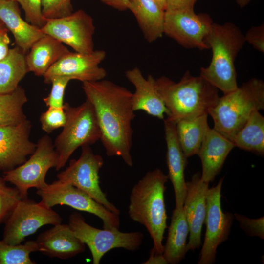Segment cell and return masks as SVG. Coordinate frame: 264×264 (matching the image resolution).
<instances>
[{"mask_svg": "<svg viewBox=\"0 0 264 264\" xmlns=\"http://www.w3.org/2000/svg\"><path fill=\"white\" fill-rule=\"evenodd\" d=\"M23 10L26 21L41 28L45 23L46 19L42 13L41 0H16Z\"/></svg>", "mask_w": 264, "mask_h": 264, "instance_id": "cell-35", "label": "cell"}, {"mask_svg": "<svg viewBox=\"0 0 264 264\" xmlns=\"http://www.w3.org/2000/svg\"><path fill=\"white\" fill-rule=\"evenodd\" d=\"M71 79L66 77H56L50 82L51 89L47 96L43 101L48 107L63 108L65 89Z\"/></svg>", "mask_w": 264, "mask_h": 264, "instance_id": "cell-34", "label": "cell"}, {"mask_svg": "<svg viewBox=\"0 0 264 264\" xmlns=\"http://www.w3.org/2000/svg\"><path fill=\"white\" fill-rule=\"evenodd\" d=\"M128 9L134 15L148 42L162 37L165 11L154 0H129Z\"/></svg>", "mask_w": 264, "mask_h": 264, "instance_id": "cell-24", "label": "cell"}, {"mask_svg": "<svg viewBox=\"0 0 264 264\" xmlns=\"http://www.w3.org/2000/svg\"><path fill=\"white\" fill-rule=\"evenodd\" d=\"M66 122V116L63 108L49 107L40 117L42 129L49 134L54 130L63 127Z\"/></svg>", "mask_w": 264, "mask_h": 264, "instance_id": "cell-33", "label": "cell"}, {"mask_svg": "<svg viewBox=\"0 0 264 264\" xmlns=\"http://www.w3.org/2000/svg\"><path fill=\"white\" fill-rule=\"evenodd\" d=\"M223 181L222 177L215 186L209 188L207 192L204 221L206 229L198 264L214 263L218 246L227 239L230 234L234 216L231 213L223 212L221 209L220 198Z\"/></svg>", "mask_w": 264, "mask_h": 264, "instance_id": "cell-14", "label": "cell"}, {"mask_svg": "<svg viewBox=\"0 0 264 264\" xmlns=\"http://www.w3.org/2000/svg\"><path fill=\"white\" fill-rule=\"evenodd\" d=\"M27 101L25 89L20 86L12 92L0 93V127L18 125L26 120L23 106Z\"/></svg>", "mask_w": 264, "mask_h": 264, "instance_id": "cell-29", "label": "cell"}, {"mask_svg": "<svg viewBox=\"0 0 264 264\" xmlns=\"http://www.w3.org/2000/svg\"><path fill=\"white\" fill-rule=\"evenodd\" d=\"M59 161L51 138L47 135L41 137L36 143L34 152L23 164L3 172L7 182L14 185L22 198H28V191L32 188L43 189L47 183L45 177L48 170L56 168Z\"/></svg>", "mask_w": 264, "mask_h": 264, "instance_id": "cell-8", "label": "cell"}, {"mask_svg": "<svg viewBox=\"0 0 264 264\" xmlns=\"http://www.w3.org/2000/svg\"><path fill=\"white\" fill-rule=\"evenodd\" d=\"M38 251L50 258L65 260L85 251L86 245L69 225L60 223L40 233L36 240Z\"/></svg>", "mask_w": 264, "mask_h": 264, "instance_id": "cell-18", "label": "cell"}, {"mask_svg": "<svg viewBox=\"0 0 264 264\" xmlns=\"http://www.w3.org/2000/svg\"><path fill=\"white\" fill-rule=\"evenodd\" d=\"M197 0H166L165 11L194 10Z\"/></svg>", "mask_w": 264, "mask_h": 264, "instance_id": "cell-38", "label": "cell"}, {"mask_svg": "<svg viewBox=\"0 0 264 264\" xmlns=\"http://www.w3.org/2000/svg\"><path fill=\"white\" fill-rule=\"evenodd\" d=\"M144 264H167L168 262L163 253L157 252L154 247L151 249L149 259Z\"/></svg>", "mask_w": 264, "mask_h": 264, "instance_id": "cell-40", "label": "cell"}, {"mask_svg": "<svg viewBox=\"0 0 264 264\" xmlns=\"http://www.w3.org/2000/svg\"><path fill=\"white\" fill-rule=\"evenodd\" d=\"M0 20L12 33L17 46L25 54L36 41L45 35L41 28L22 19L16 1L0 0Z\"/></svg>", "mask_w": 264, "mask_h": 264, "instance_id": "cell-22", "label": "cell"}, {"mask_svg": "<svg viewBox=\"0 0 264 264\" xmlns=\"http://www.w3.org/2000/svg\"><path fill=\"white\" fill-rule=\"evenodd\" d=\"M103 3L119 11L128 9L129 0H100Z\"/></svg>", "mask_w": 264, "mask_h": 264, "instance_id": "cell-41", "label": "cell"}, {"mask_svg": "<svg viewBox=\"0 0 264 264\" xmlns=\"http://www.w3.org/2000/svg\"><path fill=\"white\" fill-rule=\"evenodd\" d=\"M81 148L80 157L70 160L66 169L57 175V179L82 190L98 203L119 215L120 210L108 200L99 185V172L104 164L102 157L95 154L89 145Z\"/></svg>", "mask_w": 264, "mask_h": 264, "instance_id": "cell-11", "label": "cell"}, {"mask_svg": "<svg viewBox=\"0 0 264 264\" xmlns=\"http://www.w3.org/2000/svg\"><path fill=\"white\" fill-rule=\"evenodd\" d=\"M245 41L255 49L264 53V24L252 26L244 35Z\"/></svg>", "mask_w": 264, "mask_h": 264, "instance_id": "cell-37", "label": "cell"}, {"mask_svg": "<svg viewBox=\"0 0 264 264\" xmlns=\"http://www.w3.org/2000/svg\"><path fill=\"white\" fill-rule=\"evenodd\" d=\"M38 251L35 241L12 245L0 240V264H35L30 255Z\"/></svg>", "mask_w": 264, "mask_h": 264, "instance_id": "cell-30", "label": "cell"}, {"mask_svg": "<svg viewBox=\"0 0 264 264\" xmlns=\"http://www.w3.org/2000/svg\"><path fill=\"white\" fill-rule=\"evenodd\" d=\"M234 147L232 141L209 127L198 154L202 164L201 178L204 182L209 183L214 180Z\"/></svg>", "mask_w": 264, "mask_h": 264, "instance_id": "cell-21", "label": "cell"}, {"mask_svg": "<svg viewBox=\"0 0 264 264\" xmlns=\"http://www.w3.org/2000/svg\"><path fill=\"white\" fill-rule=\"evenodd\" d=\"M66 122L53 142L59 161L56 170L65 166L74 151L80 147L92 145L100 139V132L94 110L86 100L77 107L64 104Z\"/></svg>", "mask_w": 264, "mask_h": 264, "instance_id": "cell-6", "label": "cell"}, {"mask_svg": "<svg viewBox=\"0 0 264 264\" xmlns=\"http://www.w3.org/2000/svg\"><path fill=\"white\" fill-rule=\"evenodd\" d=\"M189 227L183 207L175 209L172 212L171 222L163 255L168 264H176L183 260L187 252V238Z\"/></svg>", "mask_w": 264, "mask_h": 264, "instance_id": "cell-25", "label": "cell"}, {"mask_svg": "<svg viewBox=\"0 0 264 264\" xmlns=\"http://www.w3.org/2000/svg\"><path fill=\"white\" fill-rule=\"evenodd\" d=\"M186 194L183 208L189 230L187 250L194 251L201 244V236L206 212V196L209 183L201 178V174H194L191 180L186 182Z\"/></svg>", "mask_w": 264, "mask_h": 264, "instance_id": "cell-17", "label": "cell"}, {"mask_svg": "<svg viewBox=\"0 0 264 264\" xmlns=\"http://www.w3.org/2000/svg\"><path fill=\"white\" fill-rule=\"evenodd\" d=\"M28 72L25 54L17 46L10 49L7 55L0 60V93L17 89Z\"/></svg>", "mask_w": 264, "mask_h": 264, "instance_id": "cell-26", "label": "cell"}, {"mask_svg": "<svg viewBox=\"0 0 264 264\" xmlns=\"http://www.w3.org/2000/svg\"><path fill=\"white\" fill-rule=\"evenodd\" d=\"M10 39L8 35V29L0 31V60L4 58L9 50Z\"/></svg>", "mask_w": 264, "mask_h": 264, "instance_id": "cell-39", "label": "cell"}, {"mask_svg": "<svg viewBox=\"0 0 264 264\" xmlns=\"http://www.w3.org/2000/svg\"><path fill=\"white\" fill-rule=\"evenodd\" d=\"M168 179L160 169L148 172L132 187L128 207L131 219L146 227L153 247L160 253L163 252L162 241L167 227L164 193Z\"/></svg>", "mask_w": 264, "mask_h": 264, "instance_id": "cell-3", "label": "cell"}, {"mask_svg": "<svg viewBox=\"0 0 264 264\" xmlns=\"http://www.w3.org/2000/svg\"><path fill=\"white\" fill-rule=\"evenodd\" d=\"M128 80L134 87L132 93V105L134 111H144L147 114L159 119H164L169 111L155 87V79L149 75L145 78L137 67L125 72Z\"/></svg>", "mask_w": 264, "mask_h": 264, "instance_id": "cell-20", "label": "cell"}, {"mask_svg": "<svg viewBox=\"0 0 264 264\" xmlns=\"http://www.w3.org/2000/svg\"><path fill=\"white\" fill-rule=\"evenodd\" d=\"M264 109V83L253 78L233 91L220 97L208 114L213 120V129L233 141L252 112Z\"/></svg>", "mask_w": 264, "mask_h": 264, "instance_id": "cell-5", "label": "cell"}, {"mask_svg": "<svg viewBox=\"0 0 264 264\" xmlns=\"http://www.w3.org/2000/svg\"><path fill=\"white\" fill-rule=\"evenodd\" d=\"M155 87L169 111L165 120L176 124L181 120L208 114L220 98L218 89L189 70L178 82L165 76L155 79Z\"/></svg>", "mask_w": 264, "mask_h": 264, "instance_id": "cell-2", "label": "cell"}, {"mask_svg": "<svg viewBox=\"0 0 264 264\" xmlns=\"http://www.w3.org/2000/svg\"><path fill=\"white\" fill-rule=\"evenodd\" d=\"M159 6L164 11L166 9V0H154Z\"/></svg>", "mask_w": 264, "mask_h": 264, "instance_id": "cell-43", "label": "cell"}, {"mask_svg": "<svg viewBox=\"0 0 264 264\" xmlns=\"http://www.w3.org/2000/svg\"><path fill=\"white\" fill-rule=\"evenodd\" d=\"M7 29L3 22L0 20V31Z\"/></svg>", "mask_w": 264, "mask_h": 264, "instance_id": "cell-44", "label": "cell"}, {"mask_svg": "<svg viewBox=\"0 0 264 264\" xmlns=\"http://www.w3.org/2000/svg\"><path fill=\"white\" fill-rule=\"evenodd\" d=\"M206 42L212 50L209 65L200 69L199 75L226 94L236 90V58L246 42L244 35L234 23L213 22Z\"/></svg>", "mask_w": 264, "mask_h": 264, "instance_id": "cell-4", "label": "cell"}, {"mask_svg": "<svg viewBox=\"0 0 264 264\" xmlns=\"http://www.w3.org/2000/svg\"><path fill=\"white\" fill-rule=\"evenodd\" d=\"M41 6L45 19L64 17L73 12L71 0H41Z\"/></svg>", "mask_w": 264, "mask_h": 264, "instance_id": "cell-32", "label": "cell"}, {"mask_svg": "<svg viewBox=\"0 0 264 264\" xmlns=\"http://www.w3.org/2000/svg\"><path fill=\"white\" fill-rule=\"evenodd\" d=\"M208 115L181 120L176 124L178 140L186 157L198 154L209 127Z\"/></svg>", "mask_w": 264, "mask_h": 264, "instance_id": "cell-27", "label": "cell"}, {"mask_svg": "<svg viewBox=\"0 0 264 264\" xmlns=\"http://www.w3.org/2000/svg\"><path fill=\"white\" fill-rule=\"evenodd\" d=\"M165 138L167 145L166 161L168 176L173 186L175 196V208L183 207L186 194V183L184 170L187 164L179 144L176 130V124L164 120Z\"/></svg>", "mask_w": 264, "mask_h": 264, "instance_id": "cell-19", "label": "cell"}, {"mask_svg": "<svg viewBox=\"0 0 264 264\" xmlns=\"http://www.w3.org/2000/svg\"><path fill=\"white\" fill-rule=\"evenodd\" d=\"M106 56V52L102 50H94L90 53L70 51L48 69L43 76L44 82L50 84L53 78L59 76L82 83L102 80L107 72L99 64Z\"/></svg>", "mask_w": 264, "mask_h": 264, "instance_id": "cell-15", "label": "cell"}, {"mask_svg": "<svg viewBox=\"0 0 264 264\" xmlns=\"http://www.w3.org/2000/svg\"><path fill=\"white\" fill-rule=\"evenodd\" d=\"M0 176V225L4 223L18 202L22 198L15 187L8 186Z\"/></svg>", "mask_w": 264, "mask_h": 264, "instance_id": "cell-31", "label": "cell"}, {"mask_svg": "<svg viewBox=\"0 0 264 264\" xmlns=\"http://www.w3.org/2000/svg\"><path fill=\"white\" fill-rule=\"evenodd\" d=\"M213 22L208 14L194 10L165 11L163 34L187 49H209L206 39Z\"/></svg>", "mask_w": 264, "mask_h": 264, "instance_id": "cell-12", "label": "cell"}, {"mask_svg": "<svg viewBox=\"0 0 264 264\" xmlns=\"http://www.w3.org/2000/svg\"><path fill=\"white\" fill-rule=\"evenodd\" d=\"M86 99L94 110L100 139L107 155L122 158L133 165L131 154L135 115L132 105V93L125 87L104 79L82 83Z\"/></svg>", "mask_w": 264, "mask_h": 264, "instance_id": "cell-1", "label": "cell"}, {"mask_svg": "<svg viewBox=\"0 0 264 264\" xmlns=\"http://www.w3.org/2000/svg\"><path fill=\"white\" fill-rule=\"evenodd\" d=\"M234 216L239 223L241 228L250 236H257L264 239V218L249 219L237 213Z\"/></svg>", "mask_w": 264, "mask_h": 264, "instance_id": "cell-36", "label": "cell"}, {"mask_svg": "<svg viewBox=\"0 0 264 264\" xmlns=\"http://www.w3.org/2000/svg\"><path fill=\"white\" fill-rule=\"evenodd\" d=\"M251 1V0H236L238 5L241 7L243 8L246 6Z\"/></svg>", "mask_w": 264, "mask_h": 264, "instance_id": "cell-42", "label": "cell"}, {"mask_svg": "<svg viewBox=\"0 0 264 264\" xmlns=\"http://www.w3.org/2000/svg\"><path fill=\"white\" fill-rule=\"evenodd\" d=\"M232 142L236 147L264 155V117L259 110L252 112Z\"/></svg>", "mask_w": 264, "mask_h": 264, "instance_id": "cell-28", "label": "cell"}, {"mask_svg": "<svg viewBox=\"0 0 264 264\" xmlns=\"http://www.w3.org/2000/svg\"><path fill=\"white\" fill-rule=\"evenodd\" d=\"M31 127L27 119L18 125L0 127V171L23 164L34 152L36 143L30 139Z\"/></svg>", "mask_w": 264, "mask_h": 264, "instance_id": "cell-16", "label": "cell"}, {"mask_svg": "<svg viewBox=\"0 0 264 264\" xmlns=\"http://www.w3.org/2000/svg\"><path fill=\"white\" fill-rule=\"evenodd\" d=\"M12 0V1H16V0Z\"/></svg>", "mask_w": 264, "mask_h": 264, "instance_id": "cell-45", "label": "cell"}, {"mask_svg": "<svg viewBox=\"0 0 264 264\" xmlns=\"http://www.w3.org/2000/svg\"><path fill=\"white\" fill-rule=\"evenodd\" d=\"M68 225L74 235L89 248L93 264H99L103 256L116 248L135 251L143 242V234L140 232H122L119 229H99L86 222L82 215L72 212Z\"/></svg>", "mask_w": 264, "mask_h": 264, "instance_id": "cell-7", "label": "cell"}, {"mask_svg": "<svg viewBox=\"0 0 264 264\" xmlns=\"http://www.w3.org/2000/svg\"><path fill=\"white\" fill-rule=\"evenodd\" d=\"M95 29L92 17L82 9L64 17L46 19L41 28L44 34L82 53H90L94 50Z\"/></svg>", "mask_w": 264, "mask_h": 264, "instance_id": "cell-13", "label": "cell"}, {"mask_svg": "<svg viewBox=\"0 0 264 264\" xmlns=\"http://www.w3.org/2000/svg\"><path fill=\"white\" fill-rule=\"evenodd\" d=\"M41 201L49 207L67 205L78 211L92 214L103 221V229H119V215L98 203L82 190L56 180L43 189H37Z\"/></svg>", "mask_w": 264, "mask_h": 264, "instance_id": "cell-10", "label": "cell"}, {"mask_svg": "<svg viewBox=\"0 0 264 264\" xmlns=\"http://www.w3.org/2000/svg\"><path fill=\"white\" fill-rule=\"evenodd\" d=\"M69 52L62 42L45 34L32 44L25 55L28 71L43 76L54 64Z\"/></svg>", "mask_w": 264, "mask_h": 264, "instance_id": "cell-23", "label": "cell"}, {"mask_svg": "<svg viewBox=\"0 0 264 264\" xmlns=\"http://www.w3.org/2000/svg\"><path fill=\"white\" fill-rule=\"evenodd\" d=\"M62 218L41 200L36 202L27 198L21 199L4 222L2 240L17 245L35 233L44 225L61 223Z\"/></svg>", "mask_w": 264, "mask_h": 264, "instance_id": "cell-9", "label": "cell"}]
</instances>
